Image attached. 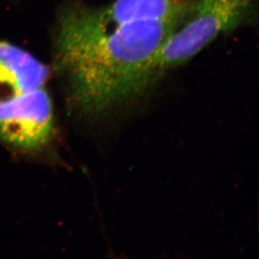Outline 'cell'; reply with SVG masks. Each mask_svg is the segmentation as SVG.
I'll return each instance as SVG.
<instances>
[{
    "label": "cell",
    "instance_id": "1",
    "mask_svg": "<svg viewBox=\"0 0 259 259\" xmlns=\"http://www.w3.org/2000/svg\"><path fill=\"white\" fill-rule=\"evenodd\" d=\"M189 5L190 0L65 5L55 29V66L73 110L99 120L144 96L149 66Z\"/></svg>",
    "mask_w": 259,
    "mask_h": 259
},
{
    "label": "cell",
    "instance_id": "2",
    "mask_svg": "<svg viewBox=\"0 0 259 259\" xmlns=\"http://www.w3.org/2000/svg\"><path fill=\"white\" fill-rule=\"evenodd\" d=\"M256 17L257 0H190L186 17L149 66L148 90L167 72L196 57L220 35L252 25Z\"/></svg>",
    "mask_w": 259,
    "mask_h": 259
},
{
    "label": "cell",
    "instance_id": "3",
    "mask_svg": "<svg viewBox=\"0 0 259 259\" xmlns=\"http://www.w3.org/2000/svg\"><path fill=\"white\" fill-rule=\"evenodd\" d=\"M49 69L16 45L0 39V123L33 115L46 105Z\"/></svg>",
    "mask_w": 259,
    "mask_h": 259
}]
</instances>
